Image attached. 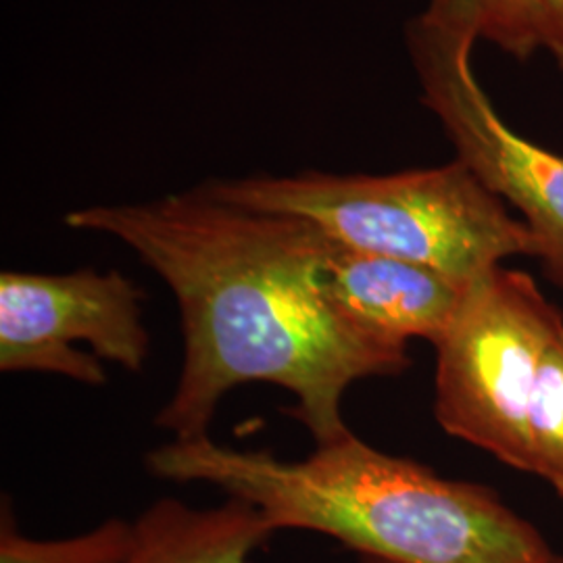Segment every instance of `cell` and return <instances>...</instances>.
<instances>
[{
  "label": "cell",
  "instance_id": "obj_1",
  "mask_svg": "<svg viewBox=\"0 0 563 563\" xmlns=\"http://www.w3.org/2000/svg\"><path fill=\"white\" fill-rule=\"evenodd\" d=\"M65 225L130 246L180 309L184 362L155 423L174 441L209 437L218 405L236 386L265 383L295 397L290 411L316 444L351 430V384L402 374L407 349L372 341L325 301L332 241L313 223L218 201L199 188L144 202L90 205Z\"/></svg>",
  "mask_w": 563,
  "mask_h": 563
},
{
  "label": "cell",
  "instance_id": "obj_2",
  "mask_svg": "<svg viewBox=\"0 0 563 563\" xmlns=\"http://www.w3.org/2000/svg\"><path fill=\"white\" fill-rule=\"evenodd\" d=\"M151 474L209 484L280 530L330 537L386 563H563L543 532L488 486L378 451L349 432L302 462L241 451L211 437L146 455Z\"/></svg>",
  "mask_w": 563,
  "mask_h": 563
},
{
  "label": "cell",
  "instance_id": "obj_3",
  "mask_svg": "<svg viewBox=\"0 0 563 563\" xmlns=\"http://www.w3.org/2000/svg\"><path fill=\"white\" fill-rule=\"evenodd\" d=\"M197 188L218 201L313 223L344 249L418 263L460 280H476L511 257L539 255L522 220L509 216L457 159L386 176L302 172Z\"/></svg>",
  "mask_w": 563,
  "mask_h": 563
},
{
  "label": "cell",
  "instance_id": "obj_4",
  "mask_svg": "<svg viewBox=\"0 0 563 563\" xmlns=\"http://www.w3.org/2000/svg\"><path fill=\"white\" fill-rule=\"evenodd\" d=\"M563 316L532 276L499 265L472 282L437 349L434 416L446 434L526 472V418Z\"/></svg>",
  "mask_w": 563,
  "mask_h": 563
},
{
  "label": "cell",
  "instance_id": "obj_5",
  "mask_svg": "<svg viewBox=\"0 0 563 563\" xmlns=\"http://www.w3.org/2000/svg\"><path fill=\"white\" fill-rule=\"evenodd\" d=\"M474 44L418 18L407 30L423 104L441 121L457 162L522 216L537 260L563 288V157L505 123L472 67Z\"/></svg>",
  "mask_w": 563,
  "mask_h": 563
},
{
  "label": "cell",
  "instance_id": "obj_6",
  "mask_svg": "<svg viewBox=\"0 0 563 563\" xmlns=\"http://www.w3.org/2000/svg\"><path fill=\"white\" fill-rule=\"evenodd\" d=\"M144 290L118 269L2 272L0 369L102 386V360L141 374L151 355Z\"/></svg>",
  "mask_w": 563,
  "mask_h": 563
},
{
  "label": "cell",
  "instance_id": "obj_7",
  "mask_svg": "<svg viewBox=\"0 0 563 563\" xmlns=\"http://www.w3.org/2000/svg\"><path fill=\"white\" fill-rule=\"evenodd\" d=\"M472 282L334 241L322 269L325 301L342 320L367 339L397 349H407L413 339L434 346L443 341Z\"/></svg>",
  "mask_w": 563,
  "mask_h": 563
},
{
  "label": "cell",
  "instance_id": "obj_8",
  "mask_svg": "<svg viewBox=\"0 0 563 563\" xmlns=\"http://www.w3.org/2000/svg\"><path fill=\"white\" fill-rule=\"evenodd\" d=\"M136 544L125 563H253L276 532L262 511L241 499L192 507L165 497L134 520Z\"/></svg>",
  "mask_w": 563,
  "mask_h": 563
},
{
  "label": "cell",
  "instance_id": "obj_9",
  "mask_svg": "<svg viewBox=\"0 0 563 563\" xmlns=\"http://www.w3.org/2000/svg\"><path fill=\"white\" fill-rule=\"evenodd\" d=\"M418 20L467 41H486L516 59L544 48L543 0H430Z\"/></svg>",
  "mask_w": 563,
  "mask_h": 563
},
{
  "label": "cell",
  "instance_id": "obj_10",
  "mask_svg": "<svg viewBox=\"0 0 563 563\" xmlns=\"http://www.w3.org/2000/svg\"><path fill=\"white\" fill-rule=\"evenodd\" d=\"M134 544L136 526L123 518H109L67 539H34L20 532L11 501H2L0 563H125Z\"/></svg>",
  "mask_w": 563,
  "mask_h": 563
},
{
  "label": "cell",
  "instance_id": "obj_11",
  "mask_svg": "<svg viewBox=\"0 0 563 563\" xmlns=\"http://www.w3.org/2000/svg\"><path fill=\"white\" fill-rule=\"evenodd\" d=\"M526 474L563 497V322L544 349L526 418Z\"/></svg>",
  "mask_w": 563,
  "mask_h": 563
},
{
  "label": "cell",
  "instance_id": "obj_12",
  "mask_svg": "<svg viewBox=\"0 0 563 563\" xmlns=\"http://www.w3.org/2000/svg\"><path fill=\"white\" fill-rule=\"evenodd\" d=\"M544 48L563 67V0H543Z\"/></svg>",
  "mask_w": 563,
  "mask_h": 563
},
{
  "label": "cell",
  "instance_id": "obj_13",
  "mask_svg": "<svg viewBox=\"0 0 563 563\" xmlns=\"http://www.w3.org/2000/svg\"><path fill=\"white\" fill-rule=\"evenodd\" d=\"M360 563H386L383 560H374V558H360Z\"/></svg>",
  "mask_w": 563,
  "mask_h": 563
}]
</instances>
